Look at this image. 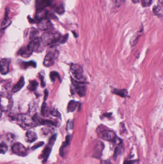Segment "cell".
<instances>
[{"instance_id":"cell-1","label":"cell","mask_w":163,"mask_h":164,"mask_svg":"<svg viewBox=\"0 0 163 164\" xmlns=\"http://www.w3.org/2000/svg\"><path fill=\"white\" fill-rule=\"evenodd\" d=\"M61 37V35L58 32L44 33L41 36V42L44 46H47L59 41Z\"/></svg>"},{"instance_id":"cell-2","label":"cell","mask_w":163,"mask_h":164,"mask_svg":"<svg viewBox=\"0 0 163 164\" xmlns=\"http://www.w3.org/2000/svg\"><path fill=\"white\" fill-rule=\"evenodd\" d=\"M99 136L103 140L112 142L114 144H120L122 143V140L118 138L114 132L108 130H103L99 132Z\"/></svg>"},{"instance_id":"cell-3","label":"cell","mask_w":163,"mask_h":164,"mask_svg":"<svg viewBox=\"0 0 163 164\" xmlns=\"http://www.w3.org/2000/svg\"><path fill=\"white\" fill-rule=\"evenodd\" d=\"M17 123L23 129H30L36 125L33 118L27 115L22 114L18 116Z\"/></svg>"},{"instance_id":"cell-4","label":"cell","mask_w":163,"mask_h":164,"mask_svg":"<svg viewBox=\"0 0 163 164\" xmlns=\"http://www.w3.org/2000/svg\"><path fill=\"white\" fill-rule=\"evenodd\" d=\"M59 52L57 50L50 51L47 53L44 61V66L48 67L52 66L55 63V60L58 58Z\"/></svg>"},{"instance_id":"cell-5","label":"cell","mask_w":163,"mask_h":164,"mask_svg":"<svg viewBox=\"0 0 163 164\" xmlns=\"http://www.w3.org/2000/svg\"><path fill=\"white\" fill-rule=\"evenodd\" d=\"M13 104L12 99L9 96H0V108L4 112L9 111L12 108Z\"/></svg>"},{"instance_id":"cell-6","label":"cell","mask_w":163,"mask_h":164,"mask_svg":"<svg viewBox=\"0 0 163 164\" xmlns=\"http://www.w3.org/2000/svg\"><path fill=\"white\" fill-rule=\"evenodd\" d=\"M71 73L73 77L78 81H82L84 79L83 70L80 65L72 64L70 67Z\"/></svg>"},{"instance_id":"cell-7","label":"cell","mask_w":163,"mask_h":164,"mask_svg":"<svg viewBox=\"0 0 163 164\" xmlns=\"http://www.w3.org/2000/svg\"><path fill=\"white\" fill-rule=\"evenodd\" d=\"M72 83L74 85L75 91L80 97H82L85 96L87 90V86L85 85L86 83L83 82H79V81H77L73 78L71 79Z\"/></svg>"},{"instance_id":"cell-8","label":"cell","mask_w":163,"mask_h":164,"mask_svg":"<svg viewBox=\"0 0 163 164\" xmlns=\"http://www.w3.org/2000/svg\"><path fill=\"white\" fill-rule=\"evenodd\" d=\"M41 39L38 38L32 40L27 46V49L31 52H39L42 51L40 49L41 45Z\"/></svg>"},{"instance_id":"cell-9","label":"cell","mask_w":163,"mask_h":164,"mask_svg":"<svg viewBox=\"0 0 163 164\" xmlns=\"http://www.w3.org/2000/svg\"><path fill=\"white\" fill-rule=\"evenodd\" d=\"M12 151L17 155L24 156L26 155L27 149L23 144L20 143H16L12 147Z\"/></svg>"},{"instance_id":"cell-10","label":"cell","mask_w":163,"mask_h":164,"mask_svg":"<svg viewBox=\"0 0 163 164\" xmlns=\"http://www.w3.org/2000/svg\"><path fill=\"white\" fill-rule=\"evenodd\" d=\"M38 28L41 30H50L53 27V25L48 18H45L40 20L38 24Z\"/></svg>"},{"instance_id":"cell-11","label":"cell","mask_w":163,"mask_h":164,"mask_svg":"<svg viewBox=\"0 0 163 164\" xmlns=\"http://www.w3.org/2000/svg\"><path fill=\"white\" fill-rule=\"evenodd\" d=\"M11 62L10 59H3L0 61V73L3 75H5L9 72V66Z\"/></svg>"},{"instance_id":"cell-12","label":"cell","mask_w":163,"mask_h":164,"mask_svg":"<svg viewBox=\"0 0 163 164\" xmlns=\"http://www.w3.org/2000/svg\"><path fill=\"white\" fill-rule=\"evenodd\" d=\"M9 9L8 8H7L5 10V17L4 18L3 20V21L1 25V30H5L6 28L10 25L11 24V21L9 19L8 17V14H9Z\"/></svg>"},{"instance_id":"cell-13","label":"cell","mask_w":163,"mask_h":164,"mask_svg":"<svg viewBox=\"0 0 163 164\" xmlns=\"http://www.w3.org/2000/svg\"><path fill=\"white\" fill-rule=\"evenodd\" d=\"M52 2L51 0H36L35 6L37 9H44L49 6Z\"/></svg>"},{"instance_id":"cell-14","label":"cell","mask_w":163,"mask_h":164,"mask_svg":"<svg viewBox=\"0 0 163 164\" xmlns=\"http://www.w3.org/2000/svg\"><path fill=\"white\" fill-rule=\"evenodd\" d=\"M48 15V12L46 9H37V11L36 13L35 18L36 19L41 20L45 18H47Z\"/></svg>"},{"instance_id":"cell-15","label":"cell","mask_w":163,"mask_h":164,"mask_svg":"<svg viewBox=\"0 0 163 164\" xmlns=\"http://www.w3.org/2000/svg\"><path fill=\"white\" fill-rule=\"evenodd\" d=\"M24 83H25L24 77H22L19 80V81L17 82V83L15 85H14L12 88V92L13 93H15L20 91L21 89L23 87V86L24 85Z\"/></svg>"},{"instance_id":"cell-16","label":"cell","mask_w":163,"mask_h":164,"mask_svg":"<svg viewBox=\"0 0 163 164\" xmlns=\"http://www.w3.org/2000/svg\"><path fill=\"white\" fill-rule=\"evenodd\" d=\"M104 144L103 143L100 142L98 143V144L96 145L95 147V152H94V156L95 157L99 158L102 155V153L103 149Z\"/></svg>"},{"instance_id":"cell-17","label":"cell","mask_w":163,"mask_h":164,"mask_svg":"<svg viewBox=\"0 0 163 164\" xmlns=\"http://www.w3.org/2000/svg\"><path fill=\"white\" fill-rule=\"evenodd\" d=\"M26 137L28 142H33L37 139V135L35 132L32 131H28L26 132Z\"/></svg>"},{"instance_id":"cell-18","label":"cell","mask_w":163,"mask_h":164,"mask_svg":"<svg viewBox=\"0 0 163 164\" xmlns=\"http://www.w3.org/2000/svg\"><path fill=\"white\" fill-rule=\"evenodd\" d=\"M143 27H142V29L140 30L139 31H138L131 38V44L132 46H134L137 44L138 41L139 40V38L143 34Z\"/></svg>"},{"instance_id":"cell-19","label":"cell","mask_w":163,"mask_h":164,"mask_svg":"<svg viewBox=\"0 0 163 164\" xmlns=\"http://www.w3.org/2000/svg\"><path fill=\"white\" fill-rule=\"evenodd\" d=\"M28 34L29 39L31 40H33L36 38H38L39 32L35 28H31L29 30Z\"/></svg>"},{"instance_id":"cell-20","label":"cell","mask_w":163,"mask_h":164,"mask_svg":"<svg viewBox=\"0 0 163 164\" xmlns=\"http://www.w3.org/2000/svg\"><path fill=\"white\" fill-rule=\"evenodd\" d=\"M18 53L23 58H28L32 55V52L28 50L27 48L23 47L18 51Z\"/></svg>"},{"instance_id":"cell-21","label":"cell","mask_w":163,"mask_h":164,"mask_svg":"<svg viewBox=\"0 0 163 164\" xmlns=\"http://www.w3.org/2000/svg\"><path fill=\"white\" fill-rule=\"evenodd\" d=\"M70 139H71V136L70 135H67L66 138V141L64 142L63 145H62L61 148H60L59 150V154L61 156H63L64 154V150L65 148L67 147V145H69L70 143Z\"/></svg>"},{"instance_id":"cell-22","label":"cell","mask_w":163,"mask_h":164,"mask_svg":"<svg viewBox=\"0 0 163 164\" xmlns=\"http://www.w3.org/2000/svg\"><path fill=\"white\" fill-rule=\"evenodd\" d=\"M79 103L74 100H71L68 103L67 106V111L68 112H74L77 107L79 105Z\"/></svg>"},{"instance_id":"cell-23","label":"cell","mask_w":163,"mask_h":164,"mask_svg":"<svg viewBox=\"0 0 163 164\" xmlns=\"http://www.w3.org/2000/svg\"><path fill=\"white\" fill-rule=\"evenodd\" d=\"M113 93L119 96L120 97H125L126 96H127L128 91L126 89H115L113 91Z\"/></svg>"},{"instance_id":"cell-24","label":"cell","mask_w":163,"mask_h":164,"mask_svg":"<svg viewBox=\"0 0 163 164\" xmlns=\"http://www.w3.org/2000/svg\"><path fill=\"white\" fill-rule=\"evenodd\" d=\"M38 85V82L35 80H33L29 83V85L27 86V88L29 91H35Z\"/></svg>"},{"instance_id":"cell-25","label":"cell","mask_w":163,"mask_h":164,"mask_svg":"<svg viewBox=\"0 0 163 164\" xmlns=\"http://www.w3.org/2000/svg\"><path fill=\"white\" fill-rule=\"evenodd\" d=\"M54 9L57 14L59 15H62L64 13L65 9H64V6L63 4H60L58 5H56L54 6Z\"/></svg>"},{"instance_id":"cell-26","label":"cell","mask_w":163,"mask_h":164,"mask_svg":"<svg viewBox=\"0 0 163 164\" xmlns=\"http://www.w3.org/2000/svg\"><path fill=\"white\" fill-rule=\"evenodd\" d=\"M153 12L154 15H157L158 16H162V7L159 5L154 6L153 8Z\"/></svg>"},{"instance_id":"cell-27","label":"cell","mask_w":163,"mask_h":164,"mask_svg":"<svg viewBox=\"0 0 163 164\" xmlns=\"http://www.w3.org/2000/svg\"><path fill=\"white\" fill-rule=\"evenodd\" d=\"M51 151V149L49 147H46V148L44 150L42 156H43V157L45 158V161H46L47 159V158H48Z\"/></svg>"},{"instance_id":"cell-28","label":"cell","mask_w":163,"mask_h":164,"mask_svg":"<svg viewBox=\"0 0 163 164\" xmlns=\"http://www.w3.org/2000/svg\"><path fill=\"white\" fill-rule=\"evenodd\" d=\"M50 77L51 81L52 82H55V79L57 78H58L59 79H60V77L59 76V73L57 72H51L50 73Z\"/></svg>"},{"instance_id":"cell-29","label":"cell","mask_w":163,"mask_h":164,"mask_svg":"<svg viewBox=\"0 0 163 164\" xmlns=\"http://www.w3.org/2000/svg\"><path fill=\"white\" fill-rule=\"evenodd\" d=\"M23 67L24 69H26L27 68L29 67H33L35 68L36 67V62L34 61H30L28 62H23Z\"/></svg>"},{"instance_id":"cell-30","label":"cell","mask_w":163,"mask_h":164,"mask_svg":"<svg viewBox=\"0 0 163 164\" xmlns=\"http://www.w3.org/2000/svg\"><path fill=\"white\" fill-rule=\"evenodd\" d=\"M8 149V147L6 144L4 143L0 144V154H5Z\"/></svg>"},{"instance_id":"cell-31","label":"cell","mask_w":163,"mask_h":164,"mask_svg":"<svg viewBox=\"0 0 163 164\" xmlns=\"http://www.w3.org/2000/svg\"><path fill=\"white\" fill-rule=\"evenodd\" d=\"M122 151V146L119 145L118 147H117L114 150V158H116L117 157L121 155Z\"/></svg>"},{"instance_id":"cell-32","label":"cell","mask_w":163,"mask_h":164,"mask_svg":"<svg viewBox=\"0 0 163 164\" xmlns=\"http://www.w3.org/2000/svg\"><path fill=\"white\" fill-rule=\"evenodd\" d=\"M41 113L43 116H46L48 114L47 104L45 102L43 103L41 107Z\"/></svg>"},{"instance_id":"cell-33","label":"cell","mask_w":163,"mask_h":164,"mask_svg":"<svg viewBox=\"0 0 163 164\" xmlns=\"http://www.w3.org/2000/svg\"><path fill=\"white\" fill-rule=\"evenodd\" d=\"M152 0H141L142 5L143 7H149L151 5Z\"/></svg>"},{"instance_id":"cell-34","label":"cell","mask_w":163,"mask_h":164,"mask_svg":"<svg viewBox=\"0 0 163 164\" xmlns=\"http://www.w3.org/2000/svg\"><path fill=\"white\" fill-rule=\"evenodd\" d=\"M68 37V34H66L65 35H64L63 37H61V38L60 39L59 42L61 44H64L66 42V41H67Z\"/></svg>"},{"instance_id":"cell-35","label":"cell","mask_w":163,"mask_h":164,"mask_svg":"<svg viewBox=\"0 0 163 164\" xmlns=\"http://www.w3.org/2000/svg\"><path fill=\"white\" fill-rule=\"evenodd\" d=\"M56 139H57V134L53 135L50 138L49 140V145L52 146L55 143Z\"/></svg>"},{"instance_id":"cell-36","label":"cell","mask_w":163,"mask_h":164,"mask_svg":"<svg viewBox=\"0 0 163 164\" xmlns=\"http://www.w3.org/2000/svg\"><path fill=\"white\" fill-rule=\"evenodd\" d=\"M44 144V142H40L39 143H37V144H35L33 147H32V149L33 150L36 149L38 148L39 147H42Z\"/></svg>"},{"instance_id":"cell-37","label":"cell","mask_w":163,"mask_h":164,"mask_svg":"<svg viewBox=\"0 0 163 164\" xmlns=\"http://www.w3.org/2000/svg\"><path fill=\"white\" fill-rule=\"evenodd\" d=\"M39 78H40V80H41V86H42V87H45V86H46V83H45V81H44V76H43L42 74H39Z\"/></svg>"},{"instance_id":"cell-38","label":"cell","mask_w":163,"mask_h":164,"mask_svg":"<svg viewBox=\"0 0 163 164\" xmlns=\"http://www.w3.org/2000/svg\"><path fill=\"white\" fill-rule=\"evenodd\" d=\"M125 0H116V5L119 7L125 3Z\"/></svg>"},{"instance_id":"cell-39","label":"cell","mask_w":163,"mask_h":164,"mask_svg":"<svg viewBox=\"0 0 163 164\" xmlns=\"http://www.w3.org/2000/svg\"><path fill=\"white\" fill-rule=\"evenodd\" d=\"M51 114L52 116H55V117H60V114L59 113V112L58 110H52V112H51Z\"/></svg>"},{"instance_id":"cell-40","label":"cell","mask_w":163,"mask_h":164,"mask_svg":"<svg viewBox=\"0 0 163 164\" xmlns=\"http://www.w3.org/2000/svg\"><path fill=\"white\" fill-rule=\"evenodd\" d=\"M44 94H45L44 95V101H46L47 98V97L48 96V91L47 89L45 90V91L44 92Z\"/></svg>"},{"instance_id":"cell-41","label":"cell","mask_w":163,"mask_h":164,"mask_svg":"<svg viewBox=\"0 0 163 164\" xmlns=\"http://www.w3.org/2000/svg\"><path fill=\"white\" fill-rule=\"evenodd\" d=\"M136 160H129V161H126L124 162V164H134L136 162Z\"/></svg>"},{"instance_id":"cell-42","label":"cell","mask_w":163,"mask_h":164,"mask_svg":"<svg viewBox=\"0 0 163 164\" xmlns=\"http://www.w3.org/2000/svg\"><path fill=\"white\" fill-rule=\"evenodd\" d=\"M28 20H29V22H30V23L33 24L35 23V20H34L32 18L30 17V16H28Z\"/></svg>"},{"instance_id":"cell-43","label":"cell","mask_w":163,"mask_h":164,"mask_svg":"<svg viewBox=\"0 0 163 164\" xmlns=\"http://www.w3.org/2000/svg\"><path fill=\"white\" fill-rule=\"evenodd\" d=\"M132 2L134 3H136L140 2V0H132Z\"/></svg>"},{"instance_id":"cell-44","label":"cell","mask_w":163,"mask_h":164,"mask_svg":"<svg viewBox=\"0 0 163 164\" xmlns=\"http://www.w3.org/2000/svg\"><path fill=\"white\" fill-rule=\"evenodd\" d=\"M111 115H112L111 113V114H105L104 115V116H105V117H108L111 116Z\"/></svg>"},{"instance_id":"cell-45","label":"cell","mask_w":163,"mask_h":164,"mask_svg":"<svg viewBox=\"0 0 163 164\" xmlns=\"http://www.w3.org/2000/svg\"><path fill=\"white\" fill-rule=\"evenodd\" d=\"M51 1H53V0H51Z\"/></svg>"}]
</instances>
